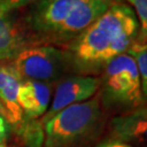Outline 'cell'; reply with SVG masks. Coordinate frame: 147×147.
Masks as SVG:
<instances>
[{"label": "cell", "instance_id": "5b68a950", "mask_svg": "<svg viewBox=\"0 0 147 147\" xmlns=\"http://www.w3.org/2000/svg\"><path fill=\"white\" fill-rule=\"evenodd\" d=\"M100 78L74 75L62 80L58 84L51 105L39 121L44 126L48 120L69 106L83 102L94 97L100 88Z\"/></svg>", "mask_w": 147, "mask_h": 147}, {"label": "cell", "instance_id": "7a4b0ae2", "mask_svg": "<svg viewBox=\"0 0 147 147\" xmlns=\"http://www.w3.org/2000/svg\"><path fill=\"white\" fill-rule=\"evenodd\" d=\"M101 100L90 99L64 108L44 123V147H74L87 140L101 121Z\"/></svg>", "mask_w": 147, "mask_h": 147}, {"label": "cell", "instance_id": "30bf717a", "mask_svg": "<svg viewBox=\"0 0 147 147\" xmlns=\"http://www.w3.org/2000/svg\"><path fill=\"white\" fill-rule=\"evenodd\" d=\"M21 31L8 13L0 12V61L14 59L25 49Z\"/></svg>", "mask_w": 147, "mask_h": 147}, {"label": "cell", "instance_id": "5bb4252c", "mask_svg": "<svg viewBox=\"0 0 147 147\" xmlns=\"http://www.w3.org/2000/svg\"><path fill=\"white\" fill-rule=\"evenodd\" d=\"M38 1L39 0H0V12L9 14L10 12L16 9H20Z\"/></svg>", "mask_w": 147, "mask_h": 147}, {"label": "cell", "instance_id": "3957f363", "mask_svg": "<svg viewBox=\"0 0 147 147\" xmlns=\"http://www.w3.org/2000/svg\"><path fill=\"white\" fill-rule=\"evenodd\" d=\"M100 82V100L106 107L133 111L145 104L137 67L129 53L111 60Z\"/></svg>", "mask_w": 147, "mask_h": 147}, {"label": "cell", "instance_id": "7c38bea8", "mask_svg": "<svg viewBox=\"0 0 147 147\" xmlns=\"http://www.w3.org/2000/svg\"><path fill=\"white\" fill-rule=\"evenodd\" d=\"M134 59L141 79L143 98L147 101V42L135 40L126 51Z\"/></svg>", "mask_w": 147, "mask_h": 147}, {"label": "cell", "instance_id": "52a82bcc", "mask_svg": "<svg viewBox=\"0 0 147 147\" xmlns=\"http://www.w3.org/2000/svg\"><path fill=\"white\" fill-rule=\"evenodd\" d=\"M79 0H39L30 16L34 31L55 36Z\"/></svg>", "mask_w": 147, "mask_h": 147}, {"label": "cell", "instance_id": "8fae6325", "mask_svg": "<svg viewBox=\"0 0 147 147\" xmlns=\"http://www.w3.org/2000/svg\"><path fill=\"white\" fill-rule=\"evenodd\" d=\"M21 82V76H16L0 90V102L5 108L7 120L13 125H22L24 120V113L18 101V92Z\"/></svg>", "mask_w": 147, "mask_h": 147}, {"label": "cell", "instance_id": "8992f818", "mask_svg": "<svg viewBox=\"0 0 147 147\" xmlns=\"http://www.w3.org/2000/svg\"><path fill=\"white\" fill-rule=\"evenodd\" d=\"M119 1L122 0H79L53 37L61 40L75 39Z\"/></svg>", "mask_w": 147, "mask_h": 147}, {"label": "cell", "instance_id": "ba28073f", "mask_svg": "<svg viewBox=\"0 0 147 147\" xmlns=\"http://www.w3.org/2000/svg\"><path fill=\"white\" fill-rule=\"evenodd\" d=\"M51 90L50 83L22 80L18 92V101L26 119L34 120L47 112Z\"/></svg>", "mask_w": 147, "mask_h": 147}, {"label": "cell", "instance_id": "e0dca14e", "mask_svg": "<svg viewBox=\"0 0 147 147\" xmlns=\"http://www.w3.org/2000/svg\"><path fill=\"white\" fill-rule=\"evenodd\" d=\"M132 112H134V113H135V115H137V116H141V117H144V118H147V104H144V105H142L141 107L136 108L135 110H133Z\"/></svg>", "mask_w": 147, "mask_h": 147}, {"label": "cell", "instance_id": "6da1fadb", "mask_svg": "<svg viewBox=\"0 0 147 147\" xmlns=\"http://www.w3.org/2000/svg\"><path fill=\"white\" fill-rule=\"evenodd\" d=\"M140 25L130 5L119 1L74 39L71 61L83 70L105 68L125 53L138 36Z\"/></svg>", "mask_w": 147, "mask_h": 147}, {"label": "cell", "instance_id": "d6986e66", "mask_svg": "<svg viewBox=\"0 0 147 147\" xmlns=\"http://www.w3.org/2000/svg\"><path fill=\"white\" fill-rule=\"evenodd\" d=\"M7 137H8V132L0 131V144H3Z\"/></svg>", "mask_w": 147, "mask_h": 147}, {"label": "cell", "instance_id": "2e32d148", "mask_svg": "<svg viewBox=\"0 0 147 147\" xmlns=\"http://www.w3.org/2000/svg\"><path fill=\"white\" fill-rule=\"evenodd\" d=\"M97 147H132L129 144H126L124 142H121L119 140L116 138H109V140H106L104 142H101Z\"/></svg>", "mask_w": 147, "mask_h": 147}, {"label": "cell", "instance_id": "44dd1931", "mask_svg": "<svg viewBox=\"0 0 147 147\" xmlns=\"http://www.w3.org/2000/svg\"><path fill=\"white\" fill-rule=\"evenodd\" d=\"M0 147H7V146H5V144L3 143V144H0Z\"/></svg>", "mask_w": 147, "mask_h": 147}, {"label": "cell", "instance_id": "ffe728a7", "mask_svg": "<svg viewBox=\"0 0 147 147\" xmlns=\"http://www.w3.org/2000/svg\"><path fill=\"white\" fill-rule=\"evenodd\" d=\"M0 113H1V115H3V116L5 117V119H7V116H5V108H3V106H2L1 102H0Z\"/></svg>", "mask_w": 147, "mask_h": 147}, {"label": "cell", "instance_id": "ac0fdd59", "mask_svg": "<svg viewBox=\"0 0 147 147\" xmlns=\"http://www.w3.org/2000/svg\"><path fill=\"white\" fill-rule=\"evenodd\" d=\"M0 131L3 132H9V125H8V122L7 119L3 115L0 113Z\"/></svg>", "mask_w": 147, "mask_h": 147}, {"label": "cell", "instance_id": "4fadbf2b", "mask_svg": "<svg viewBox=\"0 0 147 147\" xmlns=\"http://www.w3.org/2000/svg\"><path fill=\"white\" fill-rule=\"evenodd\" d=\"M134 8L140 31L136 40L147 42V0H126Z\"/></svg>", "mask_w": 147, "mask_h": 147}, {"label": "cell", "instance_id": "9c48e42d", "mask_svg": "<svg viewBox=\"0 0 147 147\" xmlns=\"http://www.w3.org/2000/svg\"><path fill=\"white\" fill-rule=\"evenodd\" d=\"M111 137L132 147H147V118L127 112L115 117L110 124Z\"/></svg>", "mask_w": 147, "mask_h": 147}, {"label": "cell", "instance_id": "9a60e30c", "mask_svg": "<svg viewBox=\"0 0 147 147\" xmlns=\"http://www.w3.org/2000/svg\"><path fill=\"white\" fill-rule=\"evenodd\" d=\"M16 76H20L10 64H0V90Z\"/></svg>", "mask_w": 147, "mask_h": 147}, {"label": "cell", "instance_id": "277c9868", "mask_svg": "<svg viewBox=\"0 0 147 147\" xmlns=\"http://www.w3.org/2000/svg\"><path fill=\"white\" fill-rule=\"evenodd\" d=\"M70 55L53 46L25 48L10 65L22 80L53 83L61 78L70 63Z\"/></svg>", "mask_w": 147, "mask_h": 147}]
</instances>
